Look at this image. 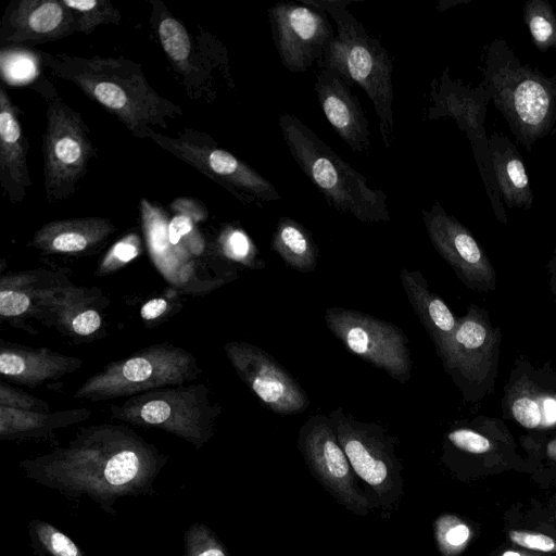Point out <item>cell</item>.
I'll return each instance as SVG.
<instances>
[{
	"label": "cell",
	"instance_id": "6da1fadb",
	"mask_svg": "<svg viewBox=\"0 0 556 556\" xmlns=\"http://www.w3.org/2000/svg\"><path fill=\"white\" fill-rule=\"evenodd\" d=\"M167 457L124 425L80 428L63 446L20 462L25 477L68 498L89 497L109 515L124 496L151 495Z\"/></svg>",
	"mask_w": 556,
	"mask_h": 556
},
{
	"label": "cell",
	"instance_id": "7a4b0ae2",
	"mask_svg": "<svg viewBox=\"0 0 556 556\" xmlns=\"http://www.w3.org/2000/svg\"><path fill=\"white\" fill-rule=\"evenodd\" d=\"M37 58L54 77L74 84L137 138L148 139L151 128H167L182 115L180 106L152 88L141 65L132 60L45 51H38Z\"/></svg>",
	"mask_w": 556,
	"mask_h": 556
},
{
	"label": "cell",
	"instance_id": "3957f363",
	"mask_svg": "<svg viewBox=\"0 0 556 556\" xmlns=\"http://www.w3.org/2000/svg\"><path fill=\"white\" fill-rule=\"evenodd\" d=\"M479 70L494 106L528 152L556 124V74L523 63L503 38L483 47Z\"/></svg>",
	"mask_w": 556,
	"mask_h": 556
},
{
	"label": "cell",
	"instance_id": "277c9868",
	"mask_svg": "<svg viewBox=\"0 0 556 556\" xmlns=\"http://www.w3.org/2000/svg\"><path fill=\"white\" fill-rule=\"evenodd\" d=\"M350 0H302L301 3L327 13L337 33L317 61L319 68L339 73L350 86L358 85L370 99L379 118L387 148L393 140L392 60L378 39L348 10Z\"/></svg>",
	"mask_w": 556,
	"mask_h": 556
},
{
	"label": "cell",
	"instance_id": "5b68a950",
	"mask_svg": "<svg viewBox=\"0 0 556 556\" xmlns=\"http://www.w3.org/2000/svg\"><path fill=\"white\" fill-rule=\"evenodd\" d=\"M278 124L294 161L332 207L364 223L390 222L382 190L371 189L361 173L294 115L281 114Z\"/></svg>",
	"mask_w": 556,
	"mask_h": 556
},
{
	"label": "cell",
	"instance_id": "8992f818",
	"mask_svg": "<svg viewBox=\"0 0 556 556\" xmlns=\"http://www.w3.org/2000/svg\"><path fill=\"white\" fill-rule=\"evenodd\" d=\"M219 406L203 384L176 386L129 396L111 406L113 418L141 427H153L202 447L214 434Z\"/></svg>",
	"mask_w": 556,
	"mask_h": 556
},
{
	"label": "cell",
	"instance_id": "52a82bcc",
	"mask_svg": "<svg viewBox=\"0 0 556 556\" xmlns=\"http://www.w3.org/2000/svg\"><path fill=\"white\" fill-rule=\"evenodd\" d=\"M201 372L195 357L169 343L146 348L127 358L108 364L89 377L75 399L103 401L184 384Z\"/></svg>",
	"mask_w": 556,
	"mask_h": 556
},
{
	"label": "cell",
	"instance_id": "ba28073f",
	"mask_svg": "<svg viewBox=\"0 0 556 556\" xmlns=\"http://www.w3.org/2000/svg\"><path fill=\"white\" fill-rule=\"evenodd\" d=\"M328 416L354 472L372 491L376 504L389 518L404 494L396 438L380 425L357 420L341 407Z\"/></svg>",
	"mask_w": 556,
	"mask_h": 556
},
{
	"label": "cell",
	"instance_id": "9c48e42d",
	"mask_svg": "<svg viewBox=\"0 0 556 556\" xmlns=\"http://www.w3.org/2000/svg\"><path fill=\"white\" fill-rule=\"evenodd\" d=\"M42 136L43 185L49 203L71 197L87 172L97 149L81 115L55 91L47 97Z\"/></svg>",
	"mask_w": 556,
	"mask_h": 556
},
{
	"label": "cell",
	"instance_id": "30bf717a",
	"mask_svg": "<svg viewBox=\"0 0 556 556\" xmlns=\"http://www.w3.org/2000/svg\"><path fill=\"white\" fill-rule=\"evenodd\" d=\"M430 100L428 118L451 117L466 134L495 218L506 225L507 214L494 178L484 127L491 98L483 83L476 87L466 85L460 78H452L446 67L432 80Z\"/></svg>",
	"mask_w": 556,
	"mask_h": 556
},
{
	"label": "cell",
	"instance_id": "8fae6325",
	"mask_svg": "<svg viewBox=\"0 0 556 556\" xmlns=\"http://www.w3.org/2000/svg\"><path fill=\"white\" fill-rule=\"evenodd\" d=\"M501 329L486 309L470 304L458 318L455 333L441 359L466 401L477 402L493 392L498 367Z\"/></svg>",
	"mask_w": 556,
	"mask_h": 556
},
{
	"label": "cell",
	"instance_id": "7c38bea8",
	"mask_svg": "<svg viewBox=\"0 0 556 556\" xmlns=\"http://www.w3.org/2000/svg\"><path fill=\"white\" fill-rule=\"evenodd\" d=\"M148 139L223 186L245 203L281 199L269 180L201 132L185 129L178 131L176 136L169 137L151 128Z\"/></svg>",
	"mask_w": 556,
	"mask_h": 556
},
{
	"label": "cell",
	"instance_id": "4fadbf2b",
	"mask_svg": "<svg viewBox=\"0 0 556 556\" xmlns=\"http://www.w3.org/2000/svg\"><path fill=\"white\" fill-rule=\"evenodd\" d=\"M324 318L327 328L351 353L401 383L410 378L408 340L397 326L345 307H330Z\"/></svg>",
	"mask_w": 556,
	"mask_h": 556
},
{
	"label": "cell",
	"instance_id": "5bb4252c",
	"mask_svg": "<svg viewBox=\"0 0 556 556\" xmlns=\"http://www.w3.org/2000/svg\"><path fill=\"white\" fill-rule=\"evenodd\" d=\"M298 448L311 473L340 505L357 516H366L374 509L328 415H314L303 424L299 430Z\"/></svg>",
	"mask_w": 556,
	"mask_h": 556
},
{
	"label": "cell",
	"instance_id": "9a60e30c",
	"mask_svg": "<svg viewBox=\"0 0 556 556\" xmlns=\"http://www.w3.org/2000/svg\"><path fill=\"white\" fill-rule=\"evenodd\" d=\"M281 63L293 73L308 70L334 36L328 14L306 4L279 2L268 10Z\"/></svg>",
	"mask_w": 556,
	"mask_h": 556
},
{
	"label": "cell",
	"instance_id": "2e32d148",
	"mask_svg": "<svg viewBox=\"0 0 556 556\" xmlns=\"http://www.w3.org/2000/svg\"><path fill=\"white\" fill-rule=\"evenodd\" d=\"M422 219L432 245L467 288L476 292L496 290L495 269L466 226L439 202L422 211Z\"/></svg>",
	"mask_w": 556,
	"mask_h": 556
},
{
	"label": "cell",
	"instance_id": "e0dca14e",
	"mask_svg": "<svg viewBox=\"0 0 556 556\" xmlns=\"http://www.w3.org/2000/svg\"><path fill=\"white\" fill-rule=\"evenodd\" d=\"M225 351L241 380L269 410L293 415L308 407L305 391L267 352L242 341L228 342Z\"/></svg>",
	"mask_w": 556,
	"mask_h": 556
},
{
	"label": "cell",
	"instance_id": "ac0fdd59",
	"mask_svg": "<svg viewBox=\"0 0 556 556\" xmlns=\"http://www.w3.org/2000/svg\"><path fill=\"white\" fill-rule=\"evenodd\" d=\"M503 414L528 430L556 429V374L517 362L503 394Z\"/></svg>",
	"mask_w": 556,
	"mask_h": 556
},
{
	"label": "cell",
	"instance_id": "d6986e66",
	"mask_svg": "<svg viewBox=\"0 0 556 556\" xmlns=\"http://www.w3.org/2000/svg\"><path fill=\"white\" fill-rule=\"evenodd\" d=\"M76 31L75 14L63 0L12 1L0 23V42L40 45L68 37Z\"/></svg>",
	"mask_w": 556,
	"mask_h": 556
},
{
	"label": "cell",
	"instance_id": "ffe728a7",
	"mask_svg": "<svg viewBox=\"0 0 556 556\" xmlns=\"http://www.w3.org/2000/svg\"><path fill=\"white\" fill-rule=\"evenodd\" d=\"M351 87L339 73L319 68L315 91L326 118L352 150L367 152L371 147L369 122Z\"/></svg>",
	"mask_w": 556,
	"mask_h": 556
},
{
	"label": "cell",
	"instance_id": "44dd1931",
	"mask_svg": "<svg viewBox=\"0 0 556 556\" xmlns=\"http://www.w3.org/2000/svg\"><path fill=\"white\" fill-rule=\"evenodd\" d=\"M21 111L4 86L0 89V187L12 203H21L31 185L27 164L28 141L20 123Z\"/></svg>",
	"mask_w": 556,
	"mask_h": 556
},
{
	"label": "cell",
	"instance_id": "7402d4cb",
	"mask_svg": "<svg viewBox=\"0 0 556 556\" xmlns=\"http://www.w3.org/2000/svg\"><path fill=\"white\" fill-rule=\"evenodd\" d=\"M152 18L161 46L175 71L184 78L190 97L207 92L211 65L203 58L186 27L172 16L160 0H153Z\"/></svg>",
	"mask_w": 556,
	"mask_h": 556
},
{
	"label": "cell",
	"instance_id": "603a6c76",
	"mask_svg": "<svg viewBox=\"0 0 556 556\" xmlns=\"http://www.w3.org/2000/svg\"><path fill=\"white\" fill-rule=\"evenodd\" d=\"M400 278L414 312L442 359L455 333L458 318L445 302L429 289L426 278L419 270L403 268Z\"/></svg>",
	"mask_w": 556,
	"mask_h": 556
},
{
	"label": "cell",
	"instance_id": "cb8c5ba5",
	"mask_svg": "<svg viewBox=\"0 0 556 556\" xmlns=\"http://www.w3.org/2000/svg\"><path fill=\"white\" fill-rule=\"evenodd\" d=\"M115 230L104 217L59 219L39 228L30 243L48 253H80L103 243Z\"/></svg>",
	"mask_w": 556,
	"mask_h": 556
},
{
	"label": "cell",
	"instance_id": "d4e9b609",
	"mask_svg": "<svg viewBox=\"0 0 556 556\" xmlns=\"http://www.w3.org/2000/svg\"><path fill=\"white\" fill-rule=\"evenodd\" d=\"M83 361L48 349L1 348L0 372L29 387L63 377L78 369Z\"/></svg>",
	"mask_w": 556,
	"mask_h": 556
},
{
	"label": "cell",
	"instance_id": "484cf974",
	"mask_svg": "<svg viewBox=\"0 0 556 556\" xmlns=\"http://www.w3.org/2000/svg\"><path fill=\"white\" fill-rule=\"evenodd\" d=\"M489 151L503 203L508 208L530 210L533 193L522 157L516 146L506 135L494 130L489 137Z\"/></svg>",
	"mask_w": 556,
	"mask_h": 556
},
{
	"label": "cell",
	"instance_id": "4316f807",
	"mask_svg": "<svg viewBox=\"0 0 556 556\" xmlns=\"http://www.w3.org/2000/svg\"><path fill=\"white\" fill-rule=\"evenodd\" d=\"M90 415L86 408L65 412H31L0 406V439L45 437L53 430L79 422Z\"/></svg>",
	"mask_w": 556,
	"mask_h": 556
},
{
	"label": "cell",
	"instance_id": "83f0119b",
	"mask_svg": "<svg viewBox=\"0 0 556 556\" xmlns=\"http://www.w3.org/2000/svg\"><path fill=\"white\" fill-rule=\"evenodd\" d=\"M270 248L288 267L300 273H312L317 266L318 248L312 233L290 217L279 219Z\"/></svg>",
	"mask_w": 556,
	"mask_h": 556
},
{
	"label": "cell",
	"instance_id": "f1b7e54d",
	"mask_svg": "<svg viewBox=\"0 0 556 556\" xmlns=\"http://www.w3.org/2000/svg\"><path fill=\"white\" fill-rule=\"evenodd\" d=\"M28 535L36 556H85L67 534L48 521L30 520Z\"/></svg>",
	"mask_w": 556,
	"mask_h": 556
},
{
	"label": "cell",
	"instance_id": "f546056e",
	"mask_svg": "<svg viewBox=\"0 0 556 556\" xmlns=\"http://www.w3.org/2000/svg\"><path fill=\"white\" fill-rule=\"evenodd\" d=\"M522 16L536 49L556 48V13L548 1L528 0Z\"/></svg>",
	"mask_w": 556,
	"mask_h": 556
},
{
	"label": "cell",
	"instance_id": "4dcf8cb0",
	"mask_svg": "<svg viewBox=\"0 0 556 556\" xmlns=\"http://www.w3.org/2000/svg\"><path fill=\"white\" fill-rule=\"evenodd\" d=\"M76 17L77 30L91 34L101 25H119L122 14L109 0H63Z\"/></svg>",
	"mask_w": 556,
	"mask_h": 556
},
{
	"label": "cell",
	"instance_id": "1f68e13d",
	"mask_svg": "<svg viewBox=\"0 0 556 556\" xmlns=\"http://www.w3.org/2000/svg\"><path fill=\"white\" fill-rule=\"evenodd\" d=\"M471 535L469 526L453 515H442L434 521V536L443 556H457Z\"/></svg>",
	"mask_w": 556,
	"mask_h": 556
},
{
	"label": "cell",
	"instance_id": "d6a6232c",
	"mask_svg": "<svg viewBox=\"0 0 556 556\" xmlns=\"http://www.w3.org/2000/svg\"><path fill=\"white\" fill-rule=\"evenodd\" d=\"M182 556H230L216 533L203 522H193L184 534Z\"/></svg>",
	"mask_w": 556,
	"mask_h": 556
},
{
	"label": "cell",
	"instance_id": "836d02e7",
	"mask_svg": "<svg viewBox=\"0 0 556 556\" xmlns=\"http://www.w3.org/2000/svg\"><path fill=\"white\" fill-rule=\"evenodd\" d=\"M446 441L452 447L472 455H482L492 450V441L475 426V421L452 428L446 433Z\"/></svg>",
	"mask_w": 556,
	"mask_h": 556
},
{
	"label": "cell",
	"instance_id": "e575fe53",
	"mask_svg": "<svg viewBox=\"0 0 556 556\" xmlns=\"http://www.w3.org/2000/svg\"><path fill=\"white\" fill-rule=\"evenodd\" d=\"M224 248L226 254L244 266L263 268L264 262L257 257V249L241 229H231L225 237Z\"/></svg>",
	"mask_w": 556,
	"mask_h": 556
},
{
	"label": "cell",
	"instance_id": "d590c367",
	"mask_svg": "<svg viewBox=\"0 0 556 556\" xmlns=\"http://www.w3.org/2000/svg\"><path fill=\"white\" fill-rule=\"evenodd\" d=\"M0 406L22 410L49 412L47 403L21 390L0 384Z\"/></svg>",
	"mask_w": 556,
	"mask_h": 556
},
{
	"label": "cell",
	"instance_id": "8d00e7d4",
	"mask_svg": "<svg viewBox=\"0 0 556 556\" xmlns=\"http://www.w3.org/2000/svg\"><path fill=\"white\" fill-rule=\"evenodd\" d=\"M30 306L29 294L20 289H0V315L2 317H15L24 314Z\"/></svg>",
	"mask_w": 556,
	"mask_h": 556
},
{
	"label": "cell",
	"instance_id": "74e56055",
	"mask_svg": "<svg viewBox=\"0 0 556 556\" xmlns=\"http://www.w3.org/2000/svg\"><path fill=\"white\" fill-rule=\"evenodd\" d=\"M508 535L509 540L518 546L543 553L556 552V541L546 534L510 530Z\"/></svg>",
	"mask_w": 556,
	"mask_h": 556
},
{
	"label": "cell",
	"instance_id": "f35d334b",
	"mask_svg": "<svg viewBox=\"0 0 556 556\" xmlns=\"http://www.w3.org/2000/svg\"><path fill=\"white\" fill-rule=\"evenodd\" d=\"M139 253L138 250V238L134 235L126 237L118 241L108 254L105 261L102 264L103 268L112 269L113 264H126L130 260L135 258Z\"/></svg>",
	"mask_w": 556,
	"mask_h": 556
},
{
	"label": "cell",
	"instance_id": "ab89813d",
	"mask_svg": "<svg viewBox=\"0 0 556 556\" xmlns=\"http://www.w3.org/2000/svg\"><path fill=\"white\" fill-rule=\"evenodd\" d=\"M101 326V316L96 309L86 308L77 314L71 321L73 332L79 336H88L96 332Z\"/></svg>",
	"mask_w": 556,
	"mask_h": 556
},
{
	"label": "cell",
	"instance_id": "60d3db41",
	"mask_svg": "<svg viewBox=\"0 0 556 556\" xmlns=\"http://www.w3.org/2000/svg\"><path fill=\"white\" fill-rule=\"evenodd\" d=\"M193 228L191 217L185 213L174 216L168 224V239L172 245H176L181 237L189 233Z\"/></svg>",
	"mask_w": 556,
	"mask_h": 556
},
{
	"label": "cell",
	"instance_id": "b9f144b4",
	"mask_svg": "<svg viewBox=\"0 0 556 556\" xmlns=\"http://www.w3.org/2000/svg\"><path fill=\"white\" fill-rule=\"evenodd\" d=\"M168 307V303L165 299L157 298L148 301L140 311V315L143 319L151 320L163 315Z\"/></svg>",
	"mask_w": 556,
	"mask_h": 556
},
{
	"label": "cell",
	"instance_id": "7bdbcfd3",
	"mask_svg": "<svg viewBox=\"0 0 556 556\" xmlns=\"http://www.w3.org/2000/svg\"><path fill=\"white\" fill-rule=\"evenodd\" d=\"M547 270L549 273V288L556 298V249L547 264Z\"/></svg>",
	"mask_w": 556,
	"mask_h": 556
},
{
	"label": "cell",
	"instance_id": "ee69618b",
	"mask_svg": "<svg viewBox=\"0 0 556 556\" xmlns=\"http://www.w3.org/2000/svg\"><path fill=\"white\" fill-rule=\"evenodd\" d=\"M546 454L551 459L556 460V438L547 443Z\"/></svg>",
	"mask_w": 556,
	"mask_h": 556
},
{
	"label": "cell",
	"instance_id": "f6af8a7d",
	"mask_svg": "<svg viewBox=\"0 0 556 556\" xmlns=\"http://www.w3.org/2000/svg\"><path fill=\"white\" fill-rule=\"evenodd\" d=\"M501 556H532V555H527V554L519 553L516 551H506Z\"/></svg>",
	"mask_w": 556,
	"mask_h": 556
}]
</instances>
